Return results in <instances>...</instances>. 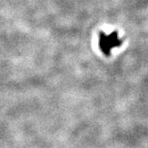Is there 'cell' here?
I'll return each instance as SVG.
<instances>
[{
    "label": "cell",
    "mask_w": 148,
    "mask_h": 148,
    "mask_svg": "<svg viewBox=\"0 0 148 148\" xmlns=\"http://www.w3.org/2000/svg\"><path fill=\"white\" fill-rule=\"evenodd\" d=\"M121 44V40L118 38V33L113 32L110 35L102 34L100 38V47L105 55H109L112 48L118 47Z\"/></svg>",
    "instance_id": "cell-1"
}]
</instances>
